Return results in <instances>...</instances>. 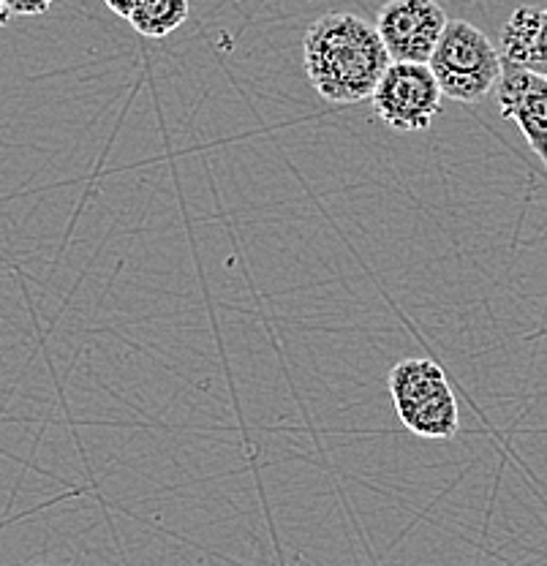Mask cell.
Segmentation results:
<instances>
[{"label":"cell","mask_w":547,"mask_h":566,"mask_svg":"<svg viewBox=\"0 0 547 566\" xmlns=\"http://www.w3.org/2000/svg\"><path fill=\"white\" fill-rule=\"evenodd\" d=\"M376 25L349 11H329L311 22L303 39V66L311 85L329 104L370 102L376 82L390 66Z\"/></svg>","instance_id":"1"},{"label":"cell","mask_w":547,"mask_h":566,"mask_svg":"<svg viewBox=\"0 0 547 566\" xmlns=\"http://www.w3.org/2000/svg\"><path fill=\"white\" fill-rule=\"evenodd\" d=\"M441 96L461 104H476L496 91L502 76V52L466 20H450L439 44L428 57Z\"/></svg>","instance_id":"2"},{"label":"cell","mask_w":547,"mask_h":566,"mask_svg":"<svg viewBox=\"0 0 547 566\" xmlns=\"http://www.w3.org/2000/svg\"><path fill=\"white\" fill-rule=\"evenodd\" d=\"M390 395L398 420L420 439L446 441L461 430L457 398L441 365L433 359H401L390 370Z\"/></svg>","instance_id":"3"},{"label":"cell","mask_w":547,"mask_h":566,"mask_svg":"<svg viewBox=\"0 0 547 566\" xmlns=\"http://www.w3.org/2000/svg\"><path fill=\"white\" fill-rule=\"evenodd\" d=\"M441 87L428 63H390L376 82L374 112L392 132H428L441 112Z\"/></svg>","instance_id":"4"},{"label":"cell","mask_w":547,"mask_h":566,"mask_svg":"<svg viewBox=\"0 0 547 566\" xmlns=\"http://www.w3.org/2000/svg\"><path fill=\"white\" fill-rule=\"evenodd\" d=\"M446 22L436 0H390L379 9L376 31L392 63H428Z\"/></svg>","instance_id":"5"},{"label":"cell","mask_w":547,"mask_h":566,"mask_svg":"<svg viewBox=\"0 0 547 566\" xmlns=\"http://www.w3.org/2000/svg\"><path fill=\"white\" fill-rule=\"evenodd\" d=\"M496 102L502 117L515 120V126L520 128V134L547 169V76L502 61Z\"/></svg>","instance_id":"6"},{"label":"cell","mask_w":547,"mask_h":566,"mask_svg":"<svg viewBox=\"0 0 547 566\" xmlns=\"http://www.w3.org/2000/svg\"><path fill=\"white\" fill-rule=\"evenodd\" d=\"M502 61L547 76V9L520 6L502 31Z\"/></svg>","instance_id":"7"},{"label":"cell","mask_w":547,"mask_h":566,"mask_svg":"<svg viewBox=\"0 0 547 566\" xmlns=\"http://www.w3.org/2000/svg\"><path fill=\"white\" fill-rule=\"evenodd\" d=\"M188 20V0H137L128 22L145 39H167Z\"/></svg>","instance_id":"8"},{"label":"cell","mask_w":547,"mask_h":566,"mask_svg":"<svg viewBox=\"0 0 547 566\" xmlns=\"http://www.w3.org/2000/svg\"><path fill=\"white\" fill-rule=\"evenodd\" d=\"M55 0H6L11 17H41L52 9Z\"/></svg>","instance_id":"9"},{"label":"cell","mask_w":547,"mask_h":566,"mask_svg":"<svg viewBox=\"0 0 547 566\" xmlns=\"http://www.w3.org/2000/svg\"><path fill=\"white\" fill-rule=\"evenodd\" d=\"M104 6L112 11V14L123 17V20H128V14L134 11V6H137V0H104Z\"/></svg>","instance_id":"10"},{"label":"cell","mask_w":547,"mask_h":566,"mask_svg":"<svg viewBox=\"0 0 547 566\" xmlns=\"http://www.w3.org/2000/svg\"><path fill=\"white\" fill-rule=\"evenodd\" d=\"M9 20H11V11H9V6H6V0H0V28H3V25H9Z\"/></svg>","instance_id":"11"}]
</instances>
